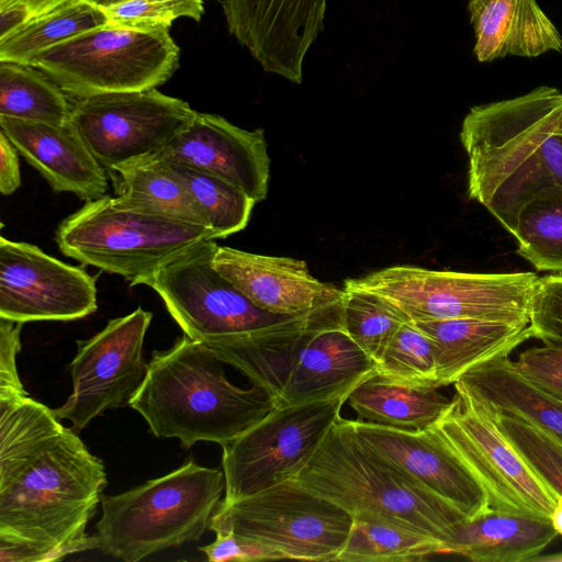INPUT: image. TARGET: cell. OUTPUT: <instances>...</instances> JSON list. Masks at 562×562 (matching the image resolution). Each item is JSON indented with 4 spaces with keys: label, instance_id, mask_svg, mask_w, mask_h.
Segmentation results:
<instances>
[{
    "label": "cell",
    "instance_id": "1",
    "mask_svg": "<svg viewBox=\"0 0 562 562\" xmlns=\"http://www.w3.org/2000/svg\"><path fill=\"white\" fill-rule=\"evenodd\" d=\"M105 486L103 462L53 409L30 395L0 404V562L99 549L86 527Z\"/></svg>",
    "mask_w": 562,
    "mask_h": 562
},
{
    "label": "cell",
    "instance_id": "2",
    "mask_svg": "<svg viewBox=\"0 0 562 562\" xmlns=\"http://www.w3.org/2000/svg\"><path fill=\"white\" fill-rule=\"evenodd\" d=\"M217 244L205 240L136 285L151 288L184 335L204 342L225 364L266 389L274 401L303 337L339 314L281 315L255 305L213 266Z\"/></svg>",
    "mask_w": 562,
    "mask_h": 562
},
{
    "label": "cell",
    "instance_id": "3",
    "mask_svg": "<svg viewBox=\"0 0 562 562\" xmlns=\"http://www.w3.org/2000/svg\"><path fill=\"white\" fill-rule=\"evenodd\" d=\"M562 93L548 86L487 104L463 119L468 195L510 234L522 207L562 188Z\"/></svg>",
    "mask_w": 562,
    "mask_h": 562
},
{
    "label": "cell",
    "instance_id": "4",
    "mask_svg": "<svg viewBox=\"0 0 562 562\" xmlns=\"http://www.w3.org/2000/svg\"><path fill=\"white\" fill-rule=\"evenodd\" d=\"M223 364L204 342L183 335L169 349L153 352L130 406L157 438H177L184 449L199 441L223 446L276 406L266 389L231 383Z\"/></svg>",
    "mask_w": 562,
    "mask_h": 562
},
{
    "label": "cell",
    "instance_id": "5",
    "mask_svg": "<svg viewBox=\"0 0 562 562\" xmlns=\"http://www.w3.org/2000/svg\"><path fill=\"white\" fill-rule=\"evenodd\" d=\"M355 519L393 522L446 544L469 518L368 447L340 417L296 477Z\"/></svg>",
    "mask_w": 562,
    "mask_h": 562
},
{
    "label": "cell",
    "instance_id": "6",
    "mask_svg": "<svg viewBox=\"0 0 562 562\" xmlns=\"http://www.w3.org/2000/svg\"><path fill=\"white\" fill-rule=\"evenodd\" d=\"M224 491L223 470L189 459L168 474L103 496L102 515L95 525L99 549L136 562L199 540L210 528Z\"/></svg>",
    "mask_w": 562,
    "mask_h": 562
},
{
    "label": "cell",
    "instance_id": "7",
    "mask_svg": "<svg viewBox=\"0 0 562 562\" xmlns=\"http://www.w3.org/2000/svg\"><path fill=\"white\" fill-rule=\"evenodd\" d=\"M213 229L162 216L119 210L112 196L87 201L60 222L59 250L82 265L122 276L132 286L205 240Z\"/></svg>",
    "mask_w": 562,
    "mask_h": 562
},
{
    "label": "cell",
    "instance_id": "8",
    "mask_svg": "<svg viewBox=\"0 0 562 562\" xmlns=\"http://www.w3.org/2000/svg\"><path fill=\"white\" fill-rule=\"evenodd\" d=\"M178 65L179 47L168 29L108 23L48 48L31 63L77 99L157 88Z\"/></svg>",
    "mask_w": 562,
    "mask_h": 562
},
{
    "label": "cell",
    "instance_id": "9",
    "mask_svg": "<svg viewBox=\"0 0 562 562\" xmlns=\"http://www.w3.org/2000/svg\"><path fill=\"white\" fill-rule=\"evenodd\" d=\"M533 272L471 273L393 266L356 284L373 291L412 322L479 318L530 324Z\"/></svg>",
    "mask_w": 562,
    "mask_h": 562
},
{
    "label": "cell",
    "instance_id": "10",
    "mask_svg": "<svg viewBox=\"0 0 562 562\" xmlns=\"http://www.w3.org/2000/svg\"><path fill=\"white\" fill-rule=\"evenodd\" d=\"M353 524L341 506L315 495L296 477L217 507L210 529L258 542L282 559L337 561Z\"/></svg>",
    "mask_w": 562,
    "mask_h": 562
},
{
    "label": "cell",
    "instance_id": "11",
    "mask_svg": "<svg viewBox=\"0 0 562 562\" xmlns=\"http://www.w3.org/2000/svg\"><path fill=\"white\" fill-rule=\"evenodd\" d=\"M352 390L274 406L240 436L223 445L225 496L221 504L234 503L297 477L341 417V408Z\"/></svg>",
    "mask_w": 562,
    "mask_h": 562
},
{
    "label": "cell",
    "instance_id": "12",
    "mask_svg": "<svg viewBox=\"0 0 562 562\" xmlns=\"http://www.w3.org/2000/svg\"><path fill=\"white\" fill-rule=\"evenodd\" d=\"M486 491L491 510L551 518L558 497L535 475L492 416L456 391L434 424Z\"/></svg>",
    "mask_w": 562,
    "mask_h": 562
},
{
    "label": "cell",
    "instance_id": "13",
    "mask_svg": "<svg viewBox=\"0 0 562 562\" xmlns=\"http://www.w3.org/2000/svg\"><path fill=\"white\" fill-rule=\"evenodd\" d=\"M195 113L154 88L78 99L69 125L110 175L120 164L158 153Z\"/></svg>",
    "mask_w": 562,
    "mask_h": 562
},
{
    "label": "cell",
    "instance_id": "14",
    "mask_svg": "<svg viewBox=\"0 0 562 562\" xmlns=\"http://www.w3.org/2000/svg\"><path fill=\"white\" fill-rule=\"evenodd\" d=\"M151 318L150 312L137 307L110 319L91 338L77 340L69 366L74 389L54 409L58 419L70 420L71 428L80 431L105 409L130 405L148 371L143 345Z\"/></svg>",
    "mask_w": 562,
    "mask_h": 562
},
{
    "label": "cell",
    "instance_id": "15",
    "mask_svg": "<svg viewBox=\"0 0 562 562\" xmlns=\"http://www.w3.org/2000/svg\"><path fill=\"white\" fill-rule=\"evenodd\" d=\"M97 278L25 241L0 237V317L75 321L98 308Z\"/></svg>",
    "mask_w": 562,
    "mask_h": 562
},
{
    "label": "cell",
    "instance_id": "16",
    "mask_svg": "<svg viewBox=\"0 0 562 562\" xmlns=\"http://www.w3.org/2000/svg\"><path fill=\"white\" fill-rule=\"evenodd\" d=\"M229 33L270 74L303 81V64L324 29L327 0H222Z\"/></svg>",
    "mask_w": 562,
    "mask_h": 562
},
{
    "label": "cell",
    "instance_id": "17",
    "mask_svg": "<svg viewBox=\"0 0 562 562\" xmlns=\"http://www.w3.org/2000/svg\"><path fill=\"white\" fill-rule=\"evenodd\" d=\"M357 437L469 519L490 512L486 491L431 425L402 430L348 419Z\"/></svg>",
    "mask_w": 562,
    "mask_h": 562
},
{
    "label": "cell",
    "instance_id": "18",
    "mask_svg": "<svg viewBox=\"0 0 562 562\" xmlns=\"http://www.w3.org/2000/svg\"><path fill=\"white\" fill-rule=\"evenodd\" d=\"M155 155L217 176L256 203L267 198L270 158L262 128L247 131L223 116L196 112Z\"/></svg>",
    "mask_w": 562,
    "mask_h": 562
},
{
    "label": "cell",
    "instance_id": "19",
    "mask_svg": "<svg viewBox=\"0 0 562 562\" xmlns=\"http://www.w3.org/2000/svg\"><path fill=\"white\" fill-rule=\"evenodd\" d=\"M214 268L258 307L304 315L336 306L342 290L317 280L304 260L217 246Z\"/></svg>",
    "mask_w": 562,
    "mask_h": 562
},
{
    "label": "cell",
    "instance_id": "20",
    "mask_svg": "<svg viewBox=\"0 0 562 562\" xmlns=\"http://www.w3.org/2000/svg\"><path fill=\"white\" fill-rule=\"evenodd\" d=\"M375 371L376 361L345 331L339 314L303 337L276 406L352 390Z\"/></svg>",
    "mask_w": 562,
    "mask_h": 562
},
{
    "label": "cell",
    "instance_id": "21",
    "mask_svg": "<svg viewBox=\"0 0 562 562\" xmlns=\"http://www.w3.org/2000/svg\"><path fill=\"white\" fill-rule=\"evenodd\" d=\"M0 131L55 192L86 201L105 195L106 170L69 125L0 116Z\"/></svg>",
    "mask_w": 562,
    "mask_h": 562
},
{
    "label": "cell",
    "instance_id": "22",
    "mask_svg": "<svg viewBox=\"0 0 562 562\" xmlns=\"http://www.w3.org/2000/svg\"><path fill=\"white\" fill-rule=\"evenodd\" d=\"M468 10L481 63L562 50L561 34L536 0H470Z\"/></svg>",
    "mask_w": 562,
    "mask_h": 562
},
{
    "label": "cell",
    "instance_id": "23",
    "mask_svg": "<svg viewBox=\"0 0 562 562\" xmlns=\"http://www.w3.org/2000/svg\"><path fill=\"white\" fill-rule=\"evenodd\" d=\"M414 323L435 346L438 387L454 384L477 364L509 356L532 337L530 324L479 318Z\"/></svg>",
    "mask_w": 562,
    "mask_h": 562
},
{
    "label": "cell",
    "instance_id": "24",
    "mask_svg": "<svg viewBox=\"0 0 562 562\" xmlns=\"http://www.w3.org/2000/svg\"><path fill=\"white\" fill-rule=\"evenodd\" d=\"M454 387L485 411L527 422L562 445V402L530 383L508 356L475 366Z\"/></svg>",
    "mask_w": 562,
    "mask_h": 562
},
{
    "label": "cell",
    "instance_id": "25",
    "mask_svg": "<svg viewBox=\"0 0 562 562\" xmlns=\"http://www.w3.org/2000/svg\"><path fill=\"white\" fill-rule=\"evenodd\" d=\"M557 535L551 518L490 510L465 520L445 553L475 562L531 561Z\"/></svg>",
    "mask_w": 562,
    "mask_h": 562
},
{
    "label": "cell",
    "instance_id": "26",
    "mask_svg": "<svg viewBox=\"0 0 562 562\" xmlns=\"http://www.w3.org/2000/svg\"><path fill=\"white\" fill-rule=\"evenodd\" d=\"M110 177L117 192L112 198L116 209L211 228L204 211L171 164L155 154L115 166Z\"/></svg>",
    "mask_w": 562,
    "mask_h": 562
},
{
    "label": "cell",
    "instance_id": "27",
    "mask_svg": "<svg viewBox=\"0 0 562 562\" xmlns=\"http://www.w3.org/2000/svg\"><path fill=\"white\" fill-rule=\"evenodd\" d=\"M358 420L402 430H423L434 425L451 400L438 387L414 386L391 381L376 371L348 395Z\"/></svg>",
    "mask_w": 562,
    "mask_h": 562
},
{
    "label": "cell",
    "instance_id": "28",
    "mask_svg": "<svg viewBox=\"0 0 562 562\" xmlns=\"http://www.w3.org/2000/svg\"><path fill=\"white\" fill-rule=\"evenodd\" d=\"M71 111L68 94L43 71L0 61V116L67 125Z\"/></svg>",
    "mask_w": 562,
    "mask_h": 562
},
{
    "label": "cell",
    "instance_id": "29",
    "mask_svg": "<svg viewBox=\"0 0 562 562\" xmlns=\"http://www.w3.org/2000/svg\"><path fill=\"white\" fill-rule=\"evenodd\" d=\"M445 553L443 542L379 519H355L336 562H412Z\"/></svg>",
    "mask_w": 562,
    "mask_h": 562
},
{
    "label": "cell",
    "instance_id": "30",
    "mask_svg": "<svg viewBox=\"0 0 562 562\" xmlns=\"http://www.w3.org/2000/svg\"><path fill=\"white\" fill-rule=\"evenodd\" d=\"M106 23L104 10L86 0L78 1L1 40L0 61L31 66L48 48Z\"/></svg>",
    "mask_w": 562,
    "mask_h": 562
},
{
    "label": "cell",
    "instance_id": "31",
    "mask_svg": "<svg viewBox=\"0 0 562 562\" xmlns=\"http://www.w3.org/2000/svg\"><path fill=\"white\" fill-rule=\"evenodd\" d=\"M341 290V325L378 363L392 337L411 319L384 296L356 284L351 279L344 282Z\"/></svg>",
    "mask_w": 562,
    "mask_h": 562
},
{
    "label": "cell",
    "instance_id": "32",
    "mask_svg": "<svg viewBox=\"0 0 562 562\" xmlns=\"http://www.w3.org/2000/svg\"><path fill=\"white\" fill-rule=\"evenodd\" d=\"M512 235L517 252L535 268L562 272V188L528 202Z\"/></svg>",
    "mask_w": 562,
    "mask_h": 562
},
{
    "label": "cell",
    "instance_id": "33",
    "mask_svg": "<svg viewBox=\"0 0 562 562\" xmlns=\"http://www.w3.org/2000/svg\"><path fill=\"white\" fill-rule=\"evenodd\" d=\"M204 211L216 239L243 231L256 202L233 183L186 165L170 162Z\"/></svg>",
    "mask_w": 562,
    "mask_h": 562
},
{
    "label": "cell",
    "instance_id": "34",
    "mask_svg": "<svg viewBox=\"0 0 562 562\" xmlns=\"http://www.w3.org/2000/svg\"><path fill=\"white\" fill-rule=\"evenodd\" d=\"M376 373L403 384L438 387L431 339L414 322L403 324L378 361Z\"/></svg>",
    "mask_w": 562,
    "mask_h": 562
},
{
    "label": "cell",
    "instance_id": "35",
    "mask_svg": "<svg viewBox=\"0 0 562 562\" xmlns=\"http://www.w3.org/2000/svg\"><path fill=\"white\" fill-rule=\"evenodd\" d=\"M487 413L535 475L558 498L562 496V445L544 430L519 418Z\"/></svg>",
    "mask_w": 562,
    "mask_h": 562
},
{
    "label": "cell",
    "instance_id": "36",
    "mask_svg": "<svg viewBox=\"0 0 562 562\" xmlns=\"http://www.w3.org/2000/svg\"><path fill=\"white\" fill-rule=\"evenodd\" d=\"M108 24L144 30L168 29L179 18L200 21L203 0H132L104 10Z\"/></svg>",
    "mask_w": 562,
    "mask_h": 562
},
{
    "label": "cell",
    "instance_id": "37",
    "mask_svg": "<svg viewBox=\"0 0 562 562\" xmlns=\"http://www.w3.org/2000/svg\"><path fill=\"white\" fill-rule=\"evenodd\" d=\"M530 327L532 337L542 341L562 338V274L538 278L531 303Z\"/></svg>",
    "mask_w": 562,
    "mask_h": 562
},
{
    "label": "cell",
    "instance_id": "38",
    "mask_svg": "<svg viewBox=\"0 0 562 562\" xmlns=\"http://www.w3.org/2000/svg\"><path fill=\"white\" fill-rule=\"evenodd\" d=\"M514 363L530 383L562 402V355L555 349L544 344L526 349Z\"/></svg>",
    "mask_w": 562,
    "mask_h": 562
},
{
    "label": "cell",
    "instance_id": "39",
    "mask_svg": "<svg viewBox=\"0 0 562 562\" xmlns=\"http://www.w3.org/2000/svg\"><path fill=\"white\" fill-rule=\"evenodd\" d=\"M22 325L23 323L0 317V403L29 396L20 381L16 367Z\"/></svg>",
    "mask_w": 562,
    "mask_h": 562
},
{
    "label": "cell",
    "instance_id": "40",
    "mask_svg": "<svg viewBox=\"0 0 562 562\" xmlns=\"http://www.w3.org/2000/svg\"><path fill=\"white\" fill-rule=\"evenodd\" d=\"M78 1L81 0H0V41Z\"/></svg>",
    "mask_w": 562,
    "mask_h": 562
},
{
    "label": "cell",
    "instance_id": "41",
    "mask_svg": "<svg viewBox=\"0 0 562 562\" xmlns=\"http://www.w3.org/2000/svg\"><path fill=\"white\" fill-rule=\"evenodd\" d=\"M215 540L199 548L206 559L212 562H250V561H265V560H281V555L251 540L239 538L231 531L215 532Z\"/></svg>",
    "mask_w": 562,
    "mask_h": 562
},
{
    "label": "cell",
    "instance_id": "42",
    "mask_svg": "<svg viewBox=\"0 0 562 562\" xmlns=\"http://www.w3.org/2000/svg\"><path fill=\"white\" fill-rule=\"evenodd\" d=\"M21 186L18 150L0 131V192L10 195Z\"/></svg>",
    "mask_w": 562,
    "mask_h": 562
},
{
    "label": "cell",
    "instance_id": "43",
    "mask_svg": "<svg viewBox=\"0 0 562 562\" xmlns=\"http://www.w3.org/2000/svg\"><path fill=\"white\" fill-rule=\"evenodd\" d=\"M551 521L558 535H562V496L555 503L551 515Z\"/></svg>",
    "mask_w": 562,
    "mask_h": 562
},
{
    "label": "cell",
    "instance_id": "44",
    "mask_svg": "<svg viewBox=\"0 0 562 562\" xmlns=\"http://www.w3.org/2000/svg\"><path fill=\"white\" fill-rule=\"evenodd\" d=\"M88 1L89 3L102 9V10H106V9H110L112 7H115V5H119L121 3H125V2H128V1H132V0H86Z\"/></svg>",
    "mask_w": 562,
    "mask_h": 562
},
{
    "label": "cell",
    "instance_id": "45",
    "mask_svg": "<svg viewBox=\"0 0 562 562\" xmlns=\"http://www.w3.org/2000/svg\"><path fill=\"white\" fill-rule=\"evenodd\" d=\"M543 344L550 346L555 349L560 355H562V338H551L543 340Z\"/></svg>",
    "mask_w": 562,
    "mask_h": 562
},
{
    "label": "cell",
    "instance_id": "46",
    "mask_svg": "<svg viewBox=\"0 0 562 562\" xmlns=\"http://www.w3.org/2000/svg\"><path fill=\"white\" fill-rule=\"evenodd\" d=\"M561 132H562V120H561Z\"/></svg>",
    "mask_w": 562,
    "mask_h": 562
},
{
    "label": "cell",
    "instance_id": "47",
    "mask_svg": "<svg viewBox=\"0 0 562 562\" xmlns=\"http://www.w3.org/2000/svg\"><path fill=\"white\" fill-rule=\"evenodd\" d=\"M562 133V132H561Z\"/></svg>",
    "mask_w": 562,
    "mask_h": 562
}]
</instances>
